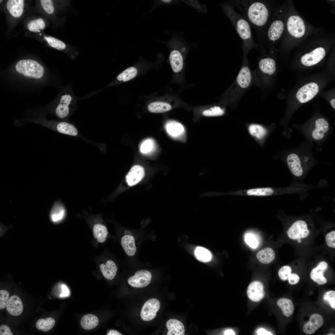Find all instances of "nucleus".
<instances>
[{
	"label": "nucleus",
	"mask_w": 335,
	"mask_h": 335,
	"mask_svg": "<svg viewBox=\"0 0 335 335\" xmlns=\"http://www.w3.org/2000/svg\"><path fill=\"white\" fill-rule=\"evenodd\" d=\"M2 0H0V2H2Z\"/></svg>",
	"instance_id": "nucleus-59"
},
{
	"label": "nucleus",
	"mask_w": 335,
	"mask_h": 335,
	"mask_svg": "<svg viewBox=\"0 0 335 335\" xmlns=\"http://www.w3.org/2000/svg\"><path fill=\"white\" fill-rule=\"evenodd\" d=\"M292 269L287 265L282 267L278 271V275L281 279L285 281L288 279L289 275L291 273Z\"/></svg>",
	"instance_id": "nucleus-46"
},
{
	"label": "nucleus",
	"mask_w": 335,
	"mask_h": 335,
	"mask_svg": "<svg viewBox=\"0 0 335 335\" xmlns=\"http://www.w3.org/2000/svg\"><path fill=\"white\" fill-rule=\"evenodd\" d=\"M168 330L167 335H183L185 334L184 326L180 321L175 319L168 320L166 324Z\"/></svg>",
	"instance_id": "nucleus-24"
},
{
	"label": "nucleus",
	"mask_w": 335,
	"mask_h": 335,
	"mask_svg": "<svg viewBox=\"0 0 335 335\" xmlns=\"http://www.w3.org/2000/svg\"><path fill=\"white\" fill-rule=\"evenodd\" d=\"M244 240L246 243L252 248H256L258 246V239L253 234L249 233L246 234Z\"/></svg>",
	"instance_id": "nucleus-43"
},
{
	"label": "nucleus",
	"mask_w": 335,
	"mask_h": 335,
	"mask_svg": "<svg viewBox=\"0 0 335 335\" xmlns=\"http://www.w3.org/2000/svg\"><path fill=\"white\" fill-rule=\"evenodd\" d=\"M75 101V99L71 93L68 92L63 93L56 109V116L61 118L67 117L69 112V107L74 104Z\"/></svg>",
	"instance_id": "nucleus-5"
},
{
	"label": "nucleus",
	"mask_w": 335,
	"mask_h": 335,
	"mask_svg": "<svg viewBox=\"0 0 335 335\" xmlns=\"http://www.w3.org/2000/svg\"><path fill=\"white\" fill-rule=\"evenodd\" d=\"M289 32L293 36L300 38L304 35L305 26L302 19L299 16H293L288 18L287 23Z\"/></svg>",
	"instance_id": "nucleus-11"
},
{
	"label": "nucleus",
	"mask_w": 335,
	"mask_h": 335,
	"mask_svg": "<svg viewBox=\"0 0 335 335\" xmlns=\"http://www.w3.org/2000/svg\"><path fill=\"white\" fill-rule=\"evenodd\" d=\"M145 175L144 168L141 166L135 165L132 167L126 176V182L130 186L134 185L143 179Z\"/></svg>",
	"instance_id": "nucleus-14"
},
{
	"label": "nucleus",
	"mask_w": 335,
	"mask_h": 335,
	"mask_svg": "<svg viewBox=\"0 0 335 335\" xmlns=\"http://www.w3.org/2000/svg\"><path fill=\"white\" fill-rule=\"evenodd\" d=\"M62 293L60 295V297H69L70 294V291L67 287L65 284H62L61 286Z\"/></svg>",
	"instance_id": "nucleus-52"
},
{
	"label": "nucleus",
	"mask_w": 335,
	"mask_h": 335,
	"mask_svg": "<svg viewBox=\"0 0 335 335\" xmlns=\"http://www.w3.org/2000/svg\"><path fill=\"white\" fill-rule=\"evenodd\" d=\"M247 294L249 299L254 302H258L261 300L265 296L264 286L260 281H253L248 285Z\"/></svg>",
	"instance_id": "nucleus-12"
},
{
	"label": "nucleus",
	"mask_w": 335,
	"mask_h": 335,
	"mask_svg": "<svg viewBox=\"0 0 335 335\" xmlns=\"http://www.w3.org/2000/svg\"><path fill=\"white\" fill-rule=\"evenodd\" d=\"M183 2L193 7L196 10L200 13H206L207 12V10L205 6L202 4L197 0H183Z\"/></svg>",
	"instance_id": "nucleus-42"
},
{
	"label": "nucleus",
	"mask_w": 335,
	"mask_h": 335,
	"mask_svg": "<svg viewBox=\"0 0 335 335\" xmlns=\"http://www.w3.org/2000/svg\"><path fill=\"white\" fill-rule=\"evenodd\" d=\"M6 309L13 316H17L20 315L23 311V306L20 298L16 295L11 296L7 303Z\"/></svg>",
	"instance_id": "nucleus-19"
},
{
	"label": "nucleus",
	"mask_w": 335,
	"mask_h": 335,
	"mask_svg": "<svg viewBox=\"0 0 335 335\" xmlns=\"http://www.w3.org/2000/svg\"><path fill=\"white\" fill-rule=\"evenodd\" d=\"M100 268L104 277L110 280L114 278L117 270V267L116 264L111 260L107 261L105 264H100Z\"/></svg>",
	"instance_id": "nucleus-25"
},
{
	"label": "nucleus",
	"mask_w": 335,
	"mask_h": 335,
	"mask_svg": "<svg viewBox=\"0 0 335 335\" xmlns=\"http://www.w3.org/2000/svg\"><path fill=\"white\" fill-rule=\"evenodd\" d=\"M325 240L327 245L330 248H335V231H333L326 235Z\"/></svg>",
	"instance_id": "nucleus-49"
},
{
	"label": "nucleus",
	"mask_w": 335,
	"mask_h": 335,
	"mask_svg": "<svg viewBox=\"0 0 335 335\" xmlns=\"http://www.w3.org/2000/svg\"><path fill=\"white\" fill-rule=\"evenodd\" d=\"M324 320L322 316L317 313L312 315L308 322L304 325L303 331L306 334L311 335L323 325Z\"/></svg>",
	"instance_id": "nucleus-15"
},
{
	"label": "nucleus",
	"mask_w": 335,
	"mask_h": 335,
	"mask_svg": "<svg viewBox=\"0 0 335 335\" xmlns=\"http://www.w3.org/2000/svg\"><path fill=\"white\" fill-rule=\"evenodd\" d=\"M335 99H333L332 100H331L330 101L331 105L333 107V108L334 109H335Z\"/></svg>",
	"instance_id": "nucleus-56"
},
{
	"label": "nucleus",
	"mask_w": 335,
	"mask_h": 335,
	"mask_svg": "<svg viewBox=\"0 0 335 335\" xmlns=\"http://www.w3.org/2000/svg\"><path fill=\"white\" fill-rule=\"evenodd\" d=\"M162 1L165 3H169L172 2L171 0H163Z\"/></svg>",
	"instance_id": "nucleus-57"
},
{
	"label": "nucleus",
	"mask_w": 335,
	"mask_h": 335,
	"mask_svg": "<svg viewBox=\"0 0 335 335\" xmlns=\"http://www.w3.org/2000/svg\"><path fill=\"white\" fill-rule=\"evenodd\" d=\"M224 113V110L221 108L214 106L204 111L203 114L206 116H215L222 115Z\"/></svg>",
	"instance_id": "nucleus-41"
},
{
	"label": "nucleus",
	"mask_w": 335,
	"mask_h": 335,
	"mask_svg": "<svg viewBox=\"0 0 335 335\" xmlns=\"http://www.w3.org/2000/svg\"><path fill=\"white\" fill-rule=\"evenodd\" d=\"M40 1L42 7L45 12L49 14L54 12V8L51 0H41Z\"/></svg>",
	"instance_id": "nucleus-47"
},
{
	"label": "nucleus",
	"mask_w": 335,
	"mask_h": 335,
	"mask_svg": "<svg viewBox=\"0 0 335 335\" xmlns=\"http://www.w3.org/2000/svg\"><path fill=\"white\" fill-rule=\"evenodd\" d=\"M275 192L276 191L273 188L265 187L239 190L227 192L224 194L253 197H263L272 195L275 194Z\"/></svg>",
	"instance_id": "nucleus-6"
},
{
	"label": "nucleus",
	"mask_w": 335,
	"mask_h": 335,
	"mask_svg": "<svg viewBox=\"0 0 335 335\" xmlns=\"http://www.w3.org/2000/svg\"><path fill=\"white\" fill-rule=\"evenodd\" d=\"M275 254L271 248H267L263 249L257 254L256 257L259 261L264 264H269L274 260Z\"/></svg>",
	"instance_id": "nucleus-28"
},
{
	"label": "nucleus",
	"mask_w": 335,
	"mask_h": 335,
	"mask_svg": "<svg viewBox=\"0 0 335 335\" xmlns=\"http://www.w3.org/2000/svg\"><path fill=\"white\" fill-rule=\"evenodd\" d=\"M137 73V69L136 68L130 67L119 74L117 77V79L118 81L126 82L134 78Z\"/></svg>",
	"instance_id": "nucleus-38"
},
{
	"label": "nucleus",
	"mask_w": 335,
	"mask_h": 335,
	"mask_svg": "<svg viewBox=\"0 0 335 335\" xmlns=\"http://www.w3.org/2000/svg\"><path fill=\"white\" fill-rule=\"evenodd\" d=\"M328 267V265L326 262H320L316 267L311 270L310 273L311 279L319 285H323L326 283L327 280L324 276L323 274Z\"/></svg>",
	"instance_id": "nucleus-17"
},
{
	"label": "nucleus",
	"mask_w": 335,
	"mask_h": 335,
	"mask_svg": "<svg viewBox=\"0 0 335 335\" xmlns=\"http://www.w3.org/2000/svg\"><path fill=\"white\" fill-rule=\"evenodd\" d=\"M55 323L54 319L51 317L45 319H40L37 322L36 326L37 328L44 332L48 331L54 326Z\"/></svg>",
	"instance_id": "nucleus-36"
},
{
	"label": "nucleus",
	"mask_w": 335,
	"mask_h": 335,
	"mask_svg": "<svg viewBox=\"0 0 335 335\" xmlns=\"http://www.w3.org/2000/svg\"><path fill=\"white\" fill-rule=\"evenodd\" d=\"M167 132L171 136L176 137L183 132L184 128L180 123L174 121H168L165 126Z\"/></svg>",
	"instance_id": "nucleus-31"
},
{
	"label": "nucleus",
	"mask_w": 335,
	"mask_h": 335,
	"mask_svg": "<svg viewBox=\"0 0 335 335\" xmlns=\"http://www.w3.org/2000/svg\"><path fill=\"white\" fill-rule=\"evenodd\" d=\"M160 306L159 301L155 298H151L146 301L141 311V317L145 321H150L154 319Z\"/></svg>",
	"instance_id": "nucleus-7"
},
{
	"label": "nucleus",
	"mask_w": 335,
	"mask_h": 335,
	"mask_svg": "<svg viewBox=\"0 0 335 335\" xmlns=\"http://www.w3.org/2000/svg\"><path fill=\"white\" fill-rule=\"evenodd\" d=\"M277 305L281 309L283 314L287 317L291 315L294 311V306L292 301L286 298H281L277 302Z\"/></svg>",
	"instance_id": "nucleus-30"
},
{
	"label": "nucleus",
	"mask_w": 335,
	"mask_h": 335,
	"mask_svg": "<svg viewBox=\"0 0 335 335\" xmlns=\"http://www.w3.org/2000/svg\"><path fill=\"white\" fill-rule=\"evenodd\" d=\"M44 38L49 45L53 48L58 50H62L65 48V44L61 40L50 36H45Z\"/></svg>",
	"instance_id": "nucleus-40"
},
{
	"label": "nucleus",
	"mask_w": 335,
	"mask_h": 335,
	"mask_svg": "<svg viewBox=\"0 0 335 335\" xmlns=\"http://www.w3.org/2000/svg\"><path fill=\"white\" fill-rule=\"evenodd\" d=\"M93 231L94 237L98 242L103 243L105 241L108 232L105 226L101 224H96L93 226Z\"/></svg>",
	"instance_id": "nucleus-33"
},
{
	"label": "nucleus",
	"mask_w": 335,
	"mask_h": 335,
	"mask_svg": "<svg viewBox=\"0 0 335 335\" xmlns=\"http://www.w3.org/2000/svg\"><path fill=\"white\" fill-rule=\"evenodd\" d=\"M154 141L151 139H147L142 142L140 147L141 152L144 154L148 153L154 148Z\"/></svg>",
	"instance_id": "nucleus-44"
},
{
	"label": "nucleus",
	"mask_w": 335,
	"mask_h": 335,
	"mask_svg": "<svg viewBox=\"0 0 335 335\" xmlns=\"http://www.w3.org/2000/svg\"><path fill=\"white\" fill-rule=\"evenodd\" d=\"M309 233L306 223L302 220L294 222L287 232L288 237L294 240L306 238Z\"/></svg>",
	"instance_id": "nucleus-9"
},
{
	"label": "nucleus",
	"mask_w": 335,
	"mask_h": 335,
	"mask_svg": "<svg viewBox=\"0 0 335 335\" xmlns=\"http://www.w3.org/2000/svg\"><path fill=\"white\" fill-rule=\"evenodd\" d=\"M9 293L8 292L4 290L0 291V309L4 308L6 306L7 303L9 299Z\"/></svg>",
	"instance_id": "nucleus-48"
},
{
	"label": "nucleus",
	"mask_w": 335,
	"mask_h": 335,
	"mask_svg": "<svg viewBox=\"0 0 335 335\" xmlns=\"http://www.w3.org/2000/svg\"><path fill=\"white\" fill-rule=\"evenodd\" d=\"M257 335H270L273 334L270 332L266 330L263 328H260L257 329L256 331Z\"/></svg>",
	"instance_id": "nucleus-53"
},
{
	"label": "nucleus",
	"mask_w": 335,
	"mask_h": 335,
	"mask_svg": "<svg viewBox=\"0 0 335 335\" xmlns=\"http://www.w3.org/2000/svg\"><path fill=\"white\" fill-rule=\"evenodd\" d=\"M176 41L175 47L170 52L169 59L173 71L179 73L184 69L185 57L188 48L181 40Z\"/></svg>",
	"instance_id": "nucleus-4"
},
{
	"label": "nucleus",
	"mask_w": 335,
	"mask_h": 335,
	"mask_svg": "<svg viewBox=\"0 0 335 335\" xmlns=\"http://www.w3.org/2000/svg\"><path fill=\"white\" fill-rule=\"evenodd\" d=\"M24 1L23 0H9L7 3V8L12 16L18 18L23 14Z\"/></svg>",
	"instance_id": "nucleus-20"
},
{
	"label": "nucleus",
	"mask_w": 335,
	"mask_h": 335,
	"mask_svg": "<svg viewBox=\"0 0 335 335\" xmlns=\"http://www.w3.org/2000/svg\"><path fill=\"white\" fill-rule=\"evenodd\" d=\"M149 111L153 113H163L171 109V105L167 102L155 101L150 104L148 106Z\"/></svg>",
	"instance_id": "nucleus-32"
},
{
	"label": "nucleus",
	"mask_w": 335,
	"mask_h": 335,
	"mask_svg": "<svg viewBox=\"0 0 335 335\" xmlns=\"http://www.w3.org/2000/svg\"><path fill=\"white\" fill-rule=\"evenodd\" d=\"M15 69L19 74L35 79L42 78L44 73L43 67L36 61L32 59L19 61L16 65Z\"/></svg>",
	"instance_id": "nucleus-3"
},
{
	"label": "nucleus",
	"mask_w": 335,
	"mask_h": 335,
	"mask_svg": "<svg viewBox=\"0 0 335 335\" xmlns=\"http://www.w3.org/2000/svg\"><path fill=\"white\" fill-rule=\"evenodd\" d=\"M56 129L59 132L65 134L76 136L78 134L77 130L74 126L65 122L58 123L56 126Z\"/></svg>",
	"instance_id": "nucleus-34"
},
{
	"label": "nucleus",
	"mask_w": 335,
	"mask_h": 335,
	"mask_svg": "<svg viewBox=\"0 0 335 335\" xmlns=\"http://www.w3.org/2000/svg\"><path fill=\"white\" fill-rule=\"evenodd\" d=\"M289 283L292 285L297 284L300 280L299 276L297 274L291 273L288 278Z\"/></svg>",
	"instance_id": "nucleus-50"
},
{
	"label": "nucleus",
	"mask_w": 335,
	"mask_h": 335,
	"mask_svg": "<svg viewBox=\"0 0 335 335\" xmlns=\"http://www.w3.org/2000/svg\"><path fill=\"white\" fill-rule=\"evenodd\" d=\"M224 334L225 335H234L235 334V333L233 329H229L225 331L224 332Z\"/></svg>",
	"instance_id": "nucleus-54"
},
{
	"label": "nucleus",
	"mask_w": 335,
	"mask_h": 335,
	"mask_svg": "<svg viewBox=\"0 0 335 335\" xmlns=\"http://www.w3.org/2000/svg\"><path fill=\"white\" fill-rule=\"evenodd\" d=\"M328 123L324 118L318 119L315 122V128L312 133L313 138L315 140H319L324 137V133L328 131Z\"/></svg>",
	"instance_id": "nucleus-23"
},
{
	"label": "nucleus",
	"mask_w": 335,
	"mask_h": 335,
	"mask_svg": "<svg viewBox=\"0 0 335 335\" xmlns=\"http://www.w3.org/2000/svg\"><path fill=\"white\" fill-rule=\"evenodd\" d=\"M0 335H13L9 327L7 325L3 324L0 327Z\"/></svg>",
	"instance_id": "nucleus-51"
},
{
	"label": "nucleus",
	"mask_w": 335,
	"mask_h": 335,
	"mask_svg": "<svg viewBox=\"0 0 335 335\" xmlns=\"http://www.w3.org/2000/svg\"><path fill=\"white\" fill-rule=\"evenodd\" d=\"M126 232V233L121 238V244L126 254L129 256H132L136 251L135 239L129 231Z\"/></svg>",
	"instance_id": "nucleus-16"
},
{
	"label": "nucleus",
	"mask_w": 335,
	"mask_h": 335,
	"mask_svg": "<svg viewBox=\"0 0 335 335\" xmlns=\"http://www.w3.org/2000/svg\"><path fill=\"white\" fill-rule=\"evenodd\" d=\"M235 5L244 15L246 19L255 27L259 28L266 23L269 11L264 3L259 1H237Z\"/></svg>",
	"instance_id": "nucleus-2"
},
{
	"label": "nucleus",
	"mask_w": 335,
	"mask_h": 335,
	"mask_svg": "<svg viewBox=\"0 0 335 335\" xmlns=\"http://www.w3.org/2000/svg\"><path fill=\"white\" fill-rule=\"evenodd\" d=\"M249 133L258 140L262 139L266 135L267 131L265 128L259 124H253L250 125L248 128Z\"/></svg>",
	"instance_id": "nucleus-35"
},
{
	"label": "nucleus",
	"mask_w": 335,
	"mask_h": 335,
	"mask_svg": "<svg viewBox=\"0 0 335 335\" xmlns=\"http://www.w3.org/2000/svg\"><path fill=\"white\" fill-rule=\"evenodd\" d=\"M107 335H121L122 334L118 331L114 330H111L107 333Z\"/></svg>",
	"instance_id": "nucleus-55"
},
{
	"label": "nucleus",
	"mask_w": 335,
	"mask_h": 335,
	"mask_svg": "<svg viewBox=\"0 0 335 335\" xmlns=\"http://www.w3.org/2000/svg\"><path fill=\"white\" fill-rule=\"evenodd\" d=\"M325 51L322 47L317 48L310 52L306 53L301 58L302 63L306 66H311L319 62L324 57Z\"/></svg>",
	"instance_id": "nucleus-13"
},
{
	"label": "nucleus",
	"mask_w": 335,
	"mask_h": 335,
	"mask_svg": "<svg viewBox=\"0 0 335 335\" xmlns=\"http://www.w3.org/2000/svg\"><path fill=\"white\" fill-rule=\"evenodd\" d=\"M297 241H298V243H301V239H297Z\"/></svg>",
	"instance_id": "nucleus-58"
},
{
	"label": "nucleus",
	"mask_w": 335,
	"mask_h": 335,
	"mask_svg": "<svg viewBox=\"0 0 335 335\" xmlns=\"http://www.w3.org/2000/svg\"><path fill=\"white\" fill-rule=\"evenodd\" d=\"M258 67L262 72L269 75L273 74L276 70L275 60L270 58L261 59L258 62Z\"/></svg>",
	"instance_id": "nucleus-26"
},
{
	"label": "nucleus",
	"mask_w": 335,
	"mask_h": 335,
	"mask_svg": "<svg viewBox=\"0 0 335 335\" xmlns=\"http://www.w3.org/2000/svg\"><path fill=\"white\" fill-rule=\"evenodd\" d=\"M324 300L328 302L331 307L335 309V291L330 290L325 293L323 296Z\"/></svg>",
	"instance_id": "nucleus-45"
},
{
	"label": "nucleus",
	"mask_w": 335,
	"mask_h": 335,
	"mask_svg": "<svg viewBox=\"0 0 335 335\" xmlns=\"http://www.w3.org/2000/svg\"><path fill=\"white\" fill-rule=\"evenodd\" d=\"M223 11L233 25L243 41V49L246 54L256 47L253 39L250 24L244 17L237 13L230 3H225L221 5Z\"/></svg>",
	"instance_id": "nucleus-1"
},
{
	"label": "nucleus",
	"mask_w": 335,
	"mask_h": 335,
	"mask_svg": "<svg viewBox=\"0 0 335 335\" xmlns=\"http://www.w3.org/2000/svg\"><path fill=\"white\" fill-rule=\"evenodd\" d=\"M251 79V73L249 68L246 65H243L236 78L238 85L242 88H246L250 84Z\"/></svg>",
	"instance_id": "nucleus-21"
},
{
	"label": "nucleus",
	"mask_w": 335,
	"mask_h": 335,
	"mask_svg": "<svg viewBox=\"0 0 335 335\" xmlns=\"http://www.w3.org/2000/svg\"><path fill=\"white\" fill-rule=\"evenodd\" d=\"M65 210L63 206L59 203H56L51 210L50 217L52 222L58 223L64 218Z\"/></svg>",
	"instance_id": "nucleus-27"
},
{
	"label": "nucleus",
	"mask_w": 335,
	"mask_h": 335,
	"mask_svg": "<svg viewBox=\"0 0 335 335\" xmlns=\"http://www.w3.org/2000/svg\"><path fill=\"white\" fill-rule=\"evenodd\" d=\"M194 255L199 261L204 262L210 261L212 257L210 252L207 249L201 247H197L194 250Z\"/></svg>",
	"instance_id": "nucleus-37"
},
{
	"label": "nucleus",
	"mask_w": 335,
	"mask_h": 335,
	"mask_svg": "<svg viewBox=\"0 0 335 335\" xmlns=\"http://www.w3.org/2000/svg\"><path fill=\"white\" fill-rule=\"evenodd\" d=\"M287 161L289 169L294 176L299 177L302 175L303 169L301 160L297 155L294 153L289 154L287 157Z\"/></svg>",
	"instance_id": "nucleus-18"
},
{
	"label": "nucleus",
	"mask_w": 335,
	"mask_h": 335,
	"mask_svg": "<svg viewBox=\"0 0 335 335\" xmlns=\"http://www.w3.org/2000/svg\"><path fill=\"white\" fill-rule=\"evenodd\" d=\"M284 25L283 22L280 20L274 21L270 26L268 32L269 39L274 42L281 37L284 30Z\"/></svg>",
	"instance_id": "nucleus-22"
},
{
	"label": "nucleus",
	"mask_w": 335,
	"mask_h": 335,
	"mask_svg": "<svg viewBox=\"0 0 335 335\" xmlns=\"http://www.w3.org/2000/svg\"><path fill=\"white\" fill-rule=\"evenodd\" d=\"M319 87L314 82L308 83L304 85L297 91L296 97L301 103H305L313 98L318 93Z\"/></svg>",
	"instance_id": "nucleus-10"
},
{
	"label": "nucleus",
	"mask_w": 335,
	"mask_h": 335,
	"mask_svg": "<svg viewBox=\"0 0 335 335\" xmlns=\"http://www.w3.org/2000/svg\"><path fill=\"white\" fill-rule=\"evenodd\" d=\"M99 320L97 317L92 314L84 315L81 319L80 324L84 329L90 330L94 329L98 325Z\"/></svg>",
	"instance_id": "nucleus-29"
},
{
	"label": "nucleus",
	"mask_w": 335,
	"mask_h": 335,
	"mask_svg": "<svg viewBox=\"0 0 335 335\" xmlns=\"http://www.w3.org/2000/svg\"><path fill=\"white\" fill-rule=\"evenodd\" d=\"M151 279L152 275L150 271L142 270L137 271L133 276L130 277L127 282L132 287L142 288L148 286Z\"/></svg>",
	"instance_id": "nucleus-8"
},
{
	"label": "nucleus",
	"mask_w": 335,
	"mask_h": 335,
	"mask_svg": "<svg viewBox=\"0 0 335 335\" xmlns=\"http://www.w3.org/2000/svg\"><path fill=\"white\" fill-rule=\"evenodd\" d=\"M46 26L44 20L41 18H38L30 21L27 25V28L31 32H36L43 29Z\"/></svg>",
	"instance_id": "nucleus-39"
}]
</instances>
